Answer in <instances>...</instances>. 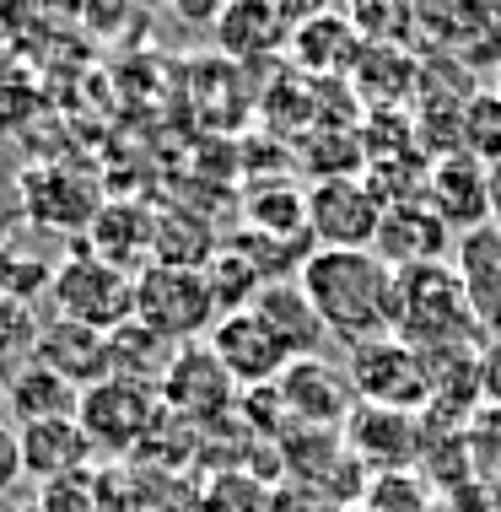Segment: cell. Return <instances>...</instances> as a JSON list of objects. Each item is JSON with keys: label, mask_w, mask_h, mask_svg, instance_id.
Here are the masks:
<instances>
[{"label": "cell", "mask_w": 501, "mask_h": 512, "mask_svg": "<svg viewBox=\"0 0 501 512\" xmlns=\"http://www.w3.org/2000/svg\"><path fill=\"white\" fill-rule=\"evenodd\" d=\"M491 92H496V98H501V65H496V71H491Z\"/></svg>", "instance_id": "obj_30"}, {"label": "cell", "mask_w": 501, "mask_h": 512, "mask_svg": "<svg viewBox=\"0 0 501 512\" xmlns=\"http://www.w3.org/2000/svg\"><path fill=\"white\" fill-rule=\"evenodd\" d=\"M11 243V216H0V248Z\"/></svg>", "instance_id": "obj_29"}, {"label": "cell", "mask_w": 501, "mask_h": 512, "mask_svg": "<svg viewBox=\"0 0 501 512\" xmlns=\"http://www.w3.org/2000/svg\"><path fill=\"white\" fill-rule=\"evenodd\" d=\"M491 227L501 232V162L491 168Z\"/></svg>", "instance_id": "obj_28"}, {"label": "cell", "mask_w": 501, "mask_h": 512, "mask_svg": "<svg viewBox=\"0 0 501 512\" xmlns=\"http://www.w3.org/2000/svg\"><path fill=\"white\" fill-rule=\"evenodd\" d=\"M394 335L405 345H415L421 356H431V351H469V340L480 335V324H475V313H469L464 281H458L453 265L399 270Z\"/></svg>", "instance_id": "obj_2"}, {"label": "cell", "mask_w": 501, "mask_h": 512, "mask_svg": "<svg viewBox=\"0 0 501 512\" xmlns=\"http://www.w3.org/2000/svg\"><path fill=\"white\" fill-rule=\"evenodd\" d=\"M232 372L216 362V351L211 345H184L178 351V362L173 372H167V383H162V405L167 410H178V415H221L232 405Z\"/></svg>", "instance_id": "obj_16"}, {"label": "cell", "mask_w": 501, "mask_h": 512, "mask_svg": "<svg viewBox=\"0 0 501 512\" xmlns=\"http://www.w3.org/2000/svg\"><path fill=\"white\" fill-rule=\"evenodd\" d=\"M345 442H351L356 459H367L372 469L394 475L421 459V426L405 410H383V405H356L345 421Z\"/></svg>", "instance_id": "obj_14"}, {"label": "cell", "mask_w": 501, "mask_h": 512, "mask_svg": "<svg viewBox=\"0 0 501 512\" xmlns=\"http://www.w3.org/2000/svg\"><path fill=\"white\" fill-rule=\"evenodd\" d=\"M205 345H211L216 362L227 367L232 383H243V389H275V383H281V372L291 367L286 345L259 324L254 308L216 318V329H211V340H205Z\"/></svg>", "instance_id": "obj_8"}, {"label": "cell", "mask_w": 501, "mask_h": 512, "mask_svg": "<svg viewBox=\"0 0 501 512\" xmlns=\"http://www.w3.org/2000/svg\"><path fill=\"white\" fill-rule=\"evenodd\" d=\"M275 399L302 415V426H345L351 410L361 405L356 399V383L345 367L324 362V356H308V362H291L275 383Z\"/></svg>", "instance_id": "obj_9"}, {"label": "cell", "mask_w": 501, "mask_h": 512, "mask_svg": "<svg viewBox=\"0 0 501 512\" xmlns=\"http://www.w3.org/2000/svg\"><path fill=\"white\" fill-rule=\"evenodd\" d=\"M108 351H114V378H130V383H146V389H162L184 345H173L167 335H157L151 324L130 318L124 329H114V335H108Z\"/></svg>", "instance_id": "obj_21"}, {"label": "cell", "mask_w": 501, "mask_h": 512, "mask_svg": "<svg viewBox=\"0 0 501 512\" xmlns=\"http://www.w3.org/2000/svg\"><path fill=\"white\" fill-rule=\"evenodd\" d=\"M464 151L475 162H485V168H496L501 162V98L491 87L475 92L464 108Z\"/></svg>", "instance_id": "obj_25"}, {"label": "cell", "mask_w": 501, "mask_h": 512, "mask_svg": "<svg viewBox=\"0 0 501 512\" xmlns=\"http://www.w3.org/2000/svg\"><path fill=\"white\" fill-rule=\"evenodd\" d=\"M54 270H60V265L38 259V248H27V238L11 232V243L0 248V297L38 308V302L49 297V286H54Z\"/></svg>", "instance_id": "obj_23"}, {"label": "cell", "mask_w": 501, "mask_h": 512, "mask_svg": "<svg viewBox=\"0 0 501 512\" xmlns=\"http://www.w3.org/2000/svg\"><path fill=\"white\" fill-rule=\"evenodd\" d=\"M297 286L324 318L329 340L356 345L394 335V286L399 270L378 259V248H318L297 270Z\"/></svg>", "instance_id": "obj_1"}, {"label": "cell", "mask_w": 501, "mask_h": 512, "mask_svg": "<svg viewBox=\"0 0 501 512\" xmlns=\"http://www.w3.org/2000/svg\"><path fill=\"white\" fill-rule=\"evenodd\" d=\"M302 17H291V11H275V6H221L216 17V44L227 54H270L275 44H286L291 33H297Z\"/></svg>", "instance_id": "obj_22"}, {"label": "cell", "mask_w": 501, "mask_h": 512, "mask_svg": "<svg viewBox=\"0 0 501 512\" xmlns=\"http://www.w3.org/2000/svg\"><path fill=\"white\" fill-rule=\"evenodd\" d=\"M33 362H44V367L60 372V378H71L81 394L114 378V351H108V335H103V329H87V324H71V318H49L44 335H38Z\"/></svg>", "instance_id": "obj_13"}, {"label": "cell", "mask_w": 501, "mask_h": 512, "mask_svg": "<svg viewBox=\"0 0 501 512\" xmlns=\"http://www.w3.org/2000/svg\"><path fill=\"white\" fill-rule=\"evenodd\" d=\"M38 335H44V318H38V308L0 297V372H6V378H11L17 367L33 362Z\"/></svg>", "instance_id": "obj_24"}, {"label": "cell", "mask_w": 501, "mask_h": 512, "mask_svg": "<svg viewBox=\"0 0 501 512\" xmlns=\"http://www.w3.org/2000/svg\"><path fill=\"white\" fill-rule=\"evenodd\" d=\"M22 469L44 486L81 475L92 464V437L81 432V421H44V426H22Z\"/></svg>", "instance_id": "obj_19"}, {"label": "cell", "mask_w": 501, "mask_h": 512, "mask_svg": "<svg viewBox=\"0 0 501 512\" xmlns=\"http://www.w3.org/2000/svg\"><path fill=\"white\" fill-rule=\"evenodd\" d=\"M17 205H22V216H33V227H49V232H87L97 211H103L97 189L81 173H65V168L22 173Z\"/></svg>", "instance_id": "obj_10"}, {"label": "cell", "mask_w": 501, "mask_h": 512, "mask_svg": "<svg viewBox=\"0 0 501 512\" xmlns=\"http://www.w3.org/2000/svg\"><path fill=\"white\" fill-rule=\"evenodd\" d=\"M27 475L22 469V437H17V426L11 421H0V502L11 496V486Z\"/></svg>", "instance_id": "obj_27"}, {"label": "cell", "mask_w": 501, "mask_h": 512, "mask_svg": "<svg viewBox=\"0 0 501 512\" xmlns=\"http://www.w3.org/2000/svg\"><path fill=\"white\" fill-rule=\"evenodd\" d=\"M458 248L453 227L442 221L431 205H394L383 216V232H378V259H388L394 270H421V265H442Z\"/></svg>", "instance_id": "obj_12"}, {"label": "cell", "mask_w": 501, "mask_h": 512, "mask_svg": "<svg viewBox=\"0 0 501 512\" xmlns=\"http://www.w3.org/2000/svg\"><path fill=\"white\" fill-rule=\"evenodd\" d=\"M453 270L464 281V297H469V313H475L480 335L501 340V232L480 227L469 238H458Z\"/></svg>", "instance_id": "obj_17"}, {"label": "cell", "mask_w": 501, "mask_h": 512, "mask_svg": "<svg viewBox=\"0 0 501 512\" xmlns=\"http://www.w3.org/2000/svg\"><path fill=\"white\" fill-rule=\"evenodd\" d=\"M135 318L151 324L173 345H200L216 329V292L205 270H178V265H146L135 275Z\"/></svg>", "instance_id": "obj_3"}, {"label": "cell", "mask_w": 501, "mask_h": 512, "mask_svg": "<svg viewBox=\"0 0 501 512\" xmlns=\"http://www.w3.org/2000/svg\"><path fill=\"white\" fill-rule=\"evenodd\" d=\"M388 205L378 200V189L367 178L345 173V178H318L308 189V232L318 248H378Z\"/></svg>", "instance_id": "obj_6"}, {"label": "cell", "mask_w": 501, "mask_h": 512, "mask_svg": "<svg viewBox=\"0 0 501 512\" xmlns=\"http://www.w3.org/2000/svg\"><path fill=\"white\" fill-rule=\"evenodd\" d=\"M254 318L286 345L291 362H308V356H318V351H324V340H329L324 318H318L308 292L297 286V275H291V281H270V286H264V292L254 297Z\"/></svg>", "instance_id": "obj_15"}, {"label": "cell", "mask_w": 501, "mask_h": 512, "mask_svg": "<svg viewBox=\"0 0 501 512\" xmlns=\"http://www.w3.org/2000/svg\"><path fill=\"white\" fill-rule=\"evenodd\" d=\"M11 426H44V421H81V389L44 362H27L6 378Z\"/></svg>", "instance_id": "obj_18"}, {"label": "cell", "mask_w": 501, "mask_h": 512, "mask_svg": "<svg viewBox=\"0 0 501 512\" xmlns=\"http://www.w3.org/2000/svg\"><path fill=\"white\" fill-rule=\"evenodd\" d=\"M291 54H297V65H308L313 76H340L345 65H361V33L345 11H318V17L297 22Z\"/></svg>", "instance_id": "obj_20"}, {"label": "cell", "mask_w": 501, "mask_h": 512, "mask_svg": "<svg viewBox=\"0 0 501 512\" xmlns=\"http://www.w3.org/2000/svg\"><path fill=\"white\" fill-rule=\"evenodd\" d=\"M351 383H356V399L361 405H383V410H405L415 415L421 405L437 399V372L415 345H405L399 335H383V340H367L351 351Z\"/></svg>", "instance_id": "obj_5"}, {"label": "cell", "mask_w": 501, "mask_h": 512, "mask_svg": "<svg viewBox=\"0 0 501 512\" xmlns=\"http://www.w3.org/2000/svg\"><path fill=\"white\" fill-rule=\"evenodd\" d=\"M0 405H6V372H0Z\"/></svg>", "instance_id": "obj_31"}, {"label": "cell", "mask_w": 501, "mask_h": 512, "mask_svg": "<svg viewBox=\"0 0 501 512\" xmlns=\"http://www.w3.org/2000/svg\"><path fill=\"white\" fill-rule=\"evenodd\" d=\"M162 389L130 378H108L81 394V432L92 437V453H130L162 415Z\"/></svg>", "instance_id": "obj_7"}, {"label": "cell", "mask_w": 501, "mask_h": 512, "mask_svg": "<svg viewBox=\"0 0 501 512\" xmlns=\"http://www.w3.org/2000/svg\"><path fill=\"white\" fill-rule=\"evenodd\" d=\"M49 308H54V318H71V324L114 335V329H124L135 318V275L97 259L92 248L87 254H71L54 270Z\"/></svg>", "instance_id": "obj_4"}, {"label": "cell", "mask_w": 501, "mask_h": 512, "mask_svg": "<svg viewBox=\"0 0 501 512\" xmlns=\"http://www.w3.org/2000/svg\"><path fill=\"white\" fill-rule=\"evenodd\" d=\"M367 512H426V486L410 469H394L367 491Z\"/></svg>", "instance_id": "obj_26"}, {"label": "cell", "mask_w": 501, "mask_h": 512, "mask_svg": "<svg viewBox=\"0 0 501 512\" xmlns=\"http://www.w3.org/2000/svg\"><path fill=\"white\" fill-rule=\"evenodd\" d=\"M426 205L453 227V238H469V232L491 227V168H485V162H475L469 151L431 162Z\"/></svg>", "instance_id": "obj_11"}]
</instances>
